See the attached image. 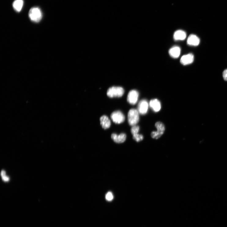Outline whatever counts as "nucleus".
Listing matches in <instances>:
<instances>
[{
  "instance_id": "nucleus-1",
  "label": "nucleus",
  "mask_w": 227,
  "mask_h": 227,
  "mask_svg": "<svg viewBox=\"0 0 227 227\" xmlns=\"http://www.w3.org/2000/svg\"><path fill=\"white\" fill-rule=\"evenodd\" d=\"M28 15L30 20L35 23L39 22L43 17L42 11L37 7L31 8L29 12Z\"/></svg>"
},
{
  "instance_id": "nucleus-2",
  "label": "nucleus",
  "mask_w": 227,
  "mask_h": 227,
  "mask_svg": "<svg viewBox=\"0 0 227 227\" xmlns=\"http://www.w3.org/2000/svg\"><path fill=\"white\" fill-rule=\"evenodd\" d=\"M139 121V112L136 109H131L128 114V121L129 125L131 126H136Z\"/></svg>"
},
{
  "instance_id": "nucleus-3",
  "label": "nucleus",
  "mask_w": 227,
  "mask_h": 227,
  "mask_svg": "<svg viewBox=\"0 0 227 227\" xmlns=\"http://www.w3.org/2000/svg\"><path fill=\"white\" fill-rule=\"evenodd\" d=\"M125 90L123 88L118 87H113L108 90L107 94L110 98L121 97L124 94Z\"/></svg>"
},
{
  "instance_id": "nucleus-4",
  "label": "nucleus",
  "mask_w": 227,
  "mask_h": 227,
  "mask_svg": "<svg viewBox=\"0 0 227 227\" xmlns=\"http://www.w3.org/2000/svg\"><path fill=\"white\" fill-rule=\"evenodd\" d=\"M155 126L157 131L152 132L151 133V136L153 139H158L163 135L165 130V127L163 124L160 121L156 122Z\"/></svg>"
},
{
  "instance_id": "nucleus-5",
  "label": "nucleus",
  "mask_w": 227,
  "mask_h": 227,
  "mask_svg": "<svg viewBox=\"0 0 227 227\" xmlns=\"http://www.w3.org/2000/svg\"><path fill=\"white\" fill-rule=\"evenodd\" d=\"M112 121L116 124H120L124 122L125 117L122 112L120 111L113 112L111 115Z\"/></svg>"
},
{
  "instance_id": "nucleus-6",
  "label": "nucleus",
  "mask_w": 227,
  "mask_h": 227,
  "mask_svg": "<svg viewBox=\"0 0 227 227\" xmlns=\"http://www.w3.org/2000/svg\"><path fill=\"white\" fill-rule=\"evenodd\" d=\"M139 96L138 91L135 90L129 91L127 97V101L131 105H135L138 101Z\"/></svg>"
},
{
  "instance_id": "nucleus-7",
  "label": "nucleus",
  "mask_w": 227,
  "mask_h": 227,
  "mask_svg": "<svg viewBox=\"0 0 227 227\" xmlns=\"http://www.w3.org/2000/svg\"><path fill=\"white\" fill-rule=\"evenodd\" d=\"M148 103L146 100L140 101L138 105V111L142 115H144L147 113L148 109Z\"/></svg>"
},
{
  "instance_id": "nucleus-8",
  "label": "nucleus",
  "mask_w": 227,
  "mask_h": 227,
  "mask_svg": "<svg viewBox=\"0 0 227 227\" xmlns=\"http://www.w3.org/2000/svg\"><path fill=\"white\" fill-rule=\"evenodd\" d=\"M194 56L192 54L183 55L180 60V63L184 65H190L193 63Z\"/></svg>"
},
{
  "instance_id": "nucleus-9",
  "label": "nucleus",
  "mask_w": 227,
  "mask_h": 227,
  "mask_svg": "<svg viewBox=\"0 0 227 227\" xmlns=\"http://www.w3.org/2000/svg\"><path fill=\"white\" fill-rule=\"evenodd\" d=\"M111 138L115 142L117 143H122L125 141L126 135L124 133H121L119 135H117L116 133H113L112 134Z\"/></svg>"
},
{
  "instance_id": "nucleus-10",
  "label": "nucleus",
  "mask_w": 227,
  "mask_h": 227,
  "mask_svg": "<svg viewBox=\"0 0 227 227\" xmlns=\"http://www.w3.org/2000/svg\"><path fill=\"white\" fill-rule=\"evenodd\" d=\"M199 38L194 35H191L188 37L187 40V43L190 46H196L199 45L200 43Z\"/></svg>"
},
{
  "instance_id": "nucleus-11",
  "label": "nucleus",
  "mask_w": 227,
  "mask_h": 227,
  "mask_svg": "<svg viewBox=\"0 0 227 227\" xmlns=\"http://www.w3.org/2000/svg\"><path fill=\"white\" fill-rule=\"evenodd\" d=\"M181 53V49L180 47L175 46L171 48L169 50V54L170 56L174 58L179 57Z\"/></svg>"
},
{
  "instance_id": "nucleus-12",
  "label": "nucleus",
  "mask_w": 227,
  "mask_h": 227,
  "mask_svg": "<svg viewBox=\"0 0 227 227\" xmlns=\"http://www.w3.org/2000/svg\"><path fill=\"white\" fill-rule=\"evenodd\" d=\"M149 105L154 112H158L161 110V103L157 99H155L151 100L149 103Z\"/></svg>"
},
{
  "instance_id": "nucleus-13",
  "label": "nucleus",
  "mask_w": 227,
  "mask_h": 227,
  "mask_svg": "<svg viewBox=\"0 0 227 227\" xmlns=\"http://www.w3.org/2000/svg\"><path fill=\"white\" fill-rule=\"evenodd\" d=\"M100 125L103 129H106L110 126L111 122L109 118L106 116H103L100 119Z\"/></svg>"
},
{
  "instance_id": "nucleus-14",
  "label": "nucleus",
  "mask_w": 227,
  "mask_h": 227,
  "mask_svg": "<svg viewBox=\"0 0 227 227\" xmlns=\"http://www.w3.org/2000/svg\"><path fill=\"white\" fill-rule=\"evenodd\" d=\"M187 34L182 30H178L175 32L173 35V38L175 40H182L185 39Z\"/></svg>"
},
{
  "instance_id": "nucleus-15",
  "label": "nucleus",
  "mask_w": 227,
  "mask_h": 227,
  "mask_svg": "<svg viewBox=\"0 0 227 227\" xmlns=\"http://www.w3.org/2000/svg\"><path fill=\"white\" fill-rule=\"evenodd\" d=\"M24 3L23 0H15L13 3V7L16 12H19L21 11Z\"/></svg>"
},
{
  "instance_id": "nucleus-16",
  "label": "nucleus",
  "mask_w": 227,
  "mask_h": 227,
  "mask_svg": "<svg viewBox=\"0 0 227 227\" xmlns=\"http://www.w3.org/2000/svg\"><path fill=\"white\" fill-rule=\"evenodd\" d=\"M140 130V127L138 126H132L131 129V132L132 135L138 134Z\"/></svg>"
},
{
  "instance_id": "nucleus-17",
  "label": "nucleus",
  "mask_w": 227,
  "mask_h": 227,
  "mask_svg": "<svg viewBox=\"0 0 227 227\" xmlns=\"http://www.w3.org/2000/svg\"><path fill=\"white\" fill-rule=\"evenodd\" d=\"M133 139L137 142H139L143 140V137L142 135L137 134L133 135Z\"/></svg>"
},
{
  "instance_id": "nucleus-18",
  "label": "nucleus",
  "mask_w": 227,
  "mask_h": 227,
  "mask_svg": "<svg viewBox=\"0 0 227 227\" xmlns=\"http://www.w3.org/2000/svg\"><path fill=\"white\" fill-rule=\"evenodd\" d=\"M106 199L109 201H111L113 199V196L111 192H108L106 195Z\"/></svg>"
},
{
  "instance_id": "nucleus-19",
  "label": "nucleus",
  "mask_w": 227,
  "mask_h": 227,
  "mask_svg": "<svg viewBox=\"0 0 227 227\" xmlns=\"http://www.w3.org/2000/svg\"><path fill=\"white\" fill-rule=\"evenodd\" d=\"M223 76L224 80L227 81V69L225 70L223 72Z\"/></svg>"
},
{
  "instance_id": "nucleus-20",
  "label": "nucleus",
  "mask_w": 227,
  "mask_h": 227,
  "mask_svg": "<svg viewBox=\"0 0 227 227\" xmlns=\"http://www.w3.org/2000/svg\"><path fill=\"white\" fill-rule=\"evenodd\" d=\"M3 180L5 181H8L9 180V178L6 176L2 177Z\"/></svg>"
},
{
  "instance_id": "nucleus-21",
  "label": "nucleus",
  "mask_w": 227,
  "mask_h": 227,
  "mask_svg": "<svg viewBox=\"0 0 227 227\" xmlns=\"http://www.w3.org/2000/svg\"><path fill=\"white\" fill-rule=\"evenodd\" d=\"M6 172L4 170H2L1 173V175L2 177L6 176Z\"/></svg>"
}]
</instances>
